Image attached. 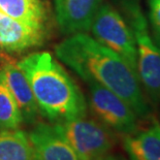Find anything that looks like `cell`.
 <instances>
[{"label":"cell","mask_w":160,"mask_h":160,"mask_svg":"<svg viewBox=\"0 0 160 160\" xmlns=\"http://www.w3.org/2000/svg\"><path fill=\"white\" fill-rule=\"evenodd\" d=\"M17 65L31 87L39 114L56 123L87 116L83 92L50 53H32Z\"/></svg>","instance_id":"2"},{"label":"cell","mask_w":160,"mask_h":160,"mask_svg":"<svg viewBox=\"0 0 160 160\" xmlns=\"http://www.w3.org/2000/svg\"><path fill=\"white\" fill-rule=\"evenodd\" d=\"M125 21L133 34L138 53V76L150 98L160 102V50L151 35L141 0H118Z\"/></svg>","instance_id":"3"},{"label":"cell","mask_w":160,"mask_h":160,"mask_svg":"<svg viewBox=\"0 0 160 160\" xmlns=\"http://www.w3.org/2000/svg\"><path fill=\"white\" fill-rule=\"evenodd\" d=\"M89 107L101 123L122 134L138 130V116L133 110L114 92L94 81H87Z\"/></svg>","instance_id":"6"},{"label":"cell","mask_w":160,"mask_h":160,"mask_svg":"<svg viewBox=\"0 0 160 160\" xmlns=\"http://www.w3.org/2000/svg\"><path fill=\"white\" fill-rule=\"evenodd\" d=\"M93 160H118L116 157L112 155H107V156H103V157H100V158H96V159H93Z\"/></svg>","instance_id":"16"},{"label":"cell","mask_w":160,"mask_h":160,"mask_svg":"<svg viewBox=\"0 0 160 160\" xmlns=\"http://www.w3.org/2000/svg\"><path fill=\"white\" fill-rule=\"evenodd\" d=\"M22 123L18 103L0 73V131L19 129Z\"/></svg>","instance_id":"14"},{"label":"cell","mask_w":160,"mask_h":160,"mask_svg":"<svg viewBox=\"0 0 160 160\" xmlns=\"http://www.w3.org/2000/svg\"><path fill=\"white\" fill-rule=\"evenodd\" d=\"M33 160H37V159H36V158L34 157V158H33Z\"/></svg>","instance_id":"18"},{"label":"cell","mask_w":160,"mask_h":160,"mask_svg":"<svg viewBox=\"0 0 160 160\" xmlns=\"http://www.w3.org/2000/svg\"><path fill=\"white\" fill-rule=\"evenodd\" d=\"M90 30L98 42L118 54L138 74V53L133 34L118 9L108 2L101 3Z\"/></svg>","instance_id":"4"},{"label":"cell","mask_w":160,"mask_h":160,"mask_svg":"<svg viewBox=\"0 0 160 160\" xmlns=\"http://www.w3.org/2000/svg\"><path fill=\"white\" fill-rule=\"evenodd\" d=\"M102 0H55L56 20L67 35L87 32Z\"/></svg>","instance_id":"8"},{"label":"cell","mask_w":160,"mask_h":160,"mask_svg":"<svg viewBox=\"0 0 160 160\" xmlns=\"http://www.w3.org/2000/svg\"><path fill=\"white\" fill-rule=\"evenodd\" d=\"M28 134L19 129L0 131V160H33Z\"/></svg>","instance_id":"13"},{"label":"cell","mask_w":160,"mask_h":160,"mask_svg":"<svg viewBox=\"0 0 160 160\" xmlns=\"http://www.w3.org/2000/svg\"><path fill=\"white\" fill-rule=\"evenodd\" d=\"M122 141L131 160H160V122L156 118L147 129L124 134Z\"/></svg>","instance_id":"11"},{"label":"cell","mask_w":160,"mask_h":160,"mask_svg":"<svg viewBox=\"0 0 160 160\" xmlns=\"http://www.w3.org/2000/svg\"><path fill=\"white\" fill-rule=\"evenodd\" d=\"M154 38H155V42H156V43H157V46H158V48H159V50H160V39L156 38V37H154Z\"/></svg>","instance_id":"17"},{"label":"cell","mask_w":160,"mask_h":160,"mask_svg":"<svg viewBox=\"0 0 160 160\" xmlns=\"http://www.w3.org/2000/svg\"><path fill=\"white\" fill-rule=\"evenodd\" d=\"M28 138L37 160H80L57 123L50 125L38 122L29 132Z\"/></svg>","instance_id":"7"},{"label":"cell","mask_w":160,"mask_h":160,"mask_svg":"<svg viewBox=\"0 0 160 160\" xmlns=\"http://www.w3.org/2000/svg\"><path fill=\"white\" fill-rule=\"evenodd\" d=\"M159 103H160V102H159Z\"/></svg>","instance_id":"19"},{"label":"cell","mask_w":160,"mask_h":160,"mask_svg":"<svg viewBox=\"0 0 160 160\" xmlns=\"http://www.w3.org/2000/svg\"><path fill=\"white\" fill-rule=\"evenodd\" d=\"M55 53L85 82H97L118 95L138 117L151 116L138 74L118 54L94 37L86 32L76 33L58 43Z\"/></svg>","instance_id":"1"},{"label":"cell","mask_w":160,"mask_h":160,"mask_svg":"<svg viewBox=\"0 0 160 160\" xmlns=\"http://www.w3.org/2000/svg\"><path fill=\"white\" fill-rule=\"evenodd\" d=\"M47 31L18 21L0 11V50L8 53L24 52L43 45Z\"/></svg>","instance_id":"9"},{"label":"cell","mask_w":160,"mask_h":160,"mask_svg":"<svg viewBox=\"0 0 160 160\" xmlns=\"http://www.w3.org/2000/svg\"><path fill=\"white\" fill-rule=\"evenodd\" d=\"M149 22L151 23L153 35L160 39V0H147Z\"/></svg>","instance_id":"15"},{"label":"cell","mask_w":160,"mask_h":160,"mask_svg":"<svg viewBox=\"0 0 160 160\" xmlns=\"http://www.w3.org/2000/svg\"><path fill=\"white\" fill-rule=\"evenodd\" d=\"M80 160H93L110 154L116 145L112 129L86 117L57 123Z\"/></svg>","instance_id":"5"},{"label":"cell","mask_w":160,"mask_h":160,"mask_svg":"<svg viewBox=\"0 0 160 160\" xmlns=\"http://www.w3.org/2000/svg\"><path fill=\"white\" fill-rule=\"evenodd\" d=\"M0 11L12 19L48 32L49 11L42 0H0Z\"/></svg>","instance_id":"12"},{"label":"cell","mask_w":160,"mask_h":160,"mask_svg":"<svg viewBox=\"0 0 160 160\" xmlns=\"http://www.w3.org/2000/svg\"><path fill=\"white\" fill-rule=\"evenodd\" d=\"M0 73L18 103L23 122L33 124L37 120L39 111L25 74L17 63L12 60L5 61L2 64Z\"/></svg>","instance_id":"10"}]
</instances>
